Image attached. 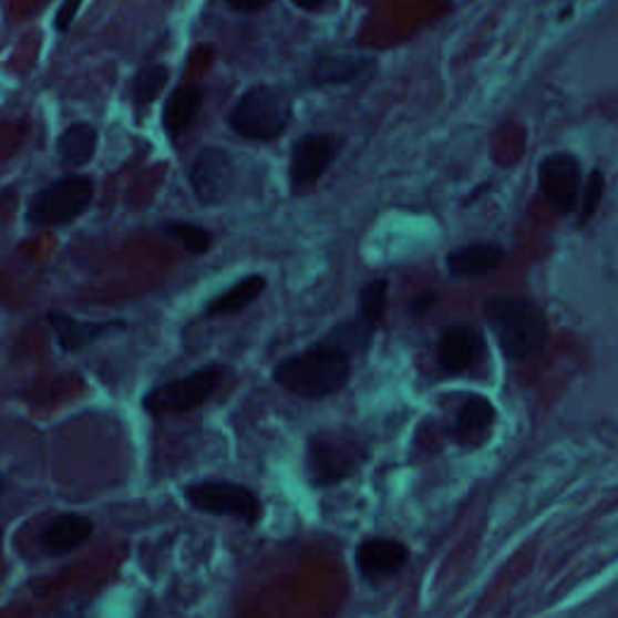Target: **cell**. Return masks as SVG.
<instances>
[{
	"label": "cell",
	"mask_w": 618,
	"mask_h": 618,
	"mask_svg": "<svg viewBox=\"0 0 618 618\" xmlns=\"http://www.w3.org/2000/svg\"><path fill=\"white\" fill-rule=\"evenodd\" d=\"M387 292H389V280L378 278V280H372V284L362 288L360 295H358V309H356L353 321L362 333L370 336V339L374 336V331H378L380 321L384 317Z\"/></svg>",
	"instance_id": "obj_21"
},
{
	"label": "cell",
	"mask_w": 618,
	"mask_h": 618,
	"mask_svg": "<svg viewBox=\"0 0 618 618\" xmlns=\"http://www.w3.org/2000/svg\"><path fill=\"white\" fill-rule=\"evenodd\" d=\"M495 423V406L491 404V399L481 394H468L462 406L456 409L454 423H452V437L460 442V445H472L478 447L483 440L488 437Z\"/></svg>",
	"instance_id": "obj_14"
},
{
	"label": "cell",
	"mask_w": 618,
	"mask_h": 618,
	"mask_svg": "<svg viewBox=\"0 0 618 618\" xmlns=\"http://www.w3.org/2000/svg\"><path fill=\"white\" fill-rule=\"evenodd\" d=\"M351 380V353L329 341H321L302 353L278 362L274 382L300 399H327Z\"/></svg>",
	"instance_id": "obj_2"
},
{
	"label": "cell",
	"mask_w": 618,
	"mask_h": 618,
	"mask_svg": "<svg viewBox=\"0 0 618 618\" xmlns=\"http://www.w3.org/2000/svg\"><path fill=\"white\" fill-rule=\"evenodd\" d=\"M169 78V65L167 63H145L138 69V73L131 78L128 85V97L138 106V110H147L165 90Z\"/></svg>",
	"instance_id": "obj_22"
},
{
	"label": "cell",
	"mask_w": 618,
	"mask_h": 618,
	"mask_svg": "<svg viewBox=\"0 0 618 618\" xmlns=\"http://www.w3.org/2000/svg\"><path fill=\"white\" fill-rule=\"evenodd\" d=\"M295 6H298L300 10H307V12H315V10H319L321 6L327 3V0H292Z\"/></svg>",
	"instance_id": "obj_27"
},
{
	"label": "cell",
	"mask_w": 618,
	"mask_h": 618,
	"mask_svg": "<svg viewBox=\"0 0 618 618\" xmlns=\"http://www.w3.org/2000/svg\"><path fill=\"white\" fill-rule=\"evenodd\" d=\"M97 151V131L92 124L85 121H78L71 124L61 133L59 138V157L63 159V165L69 167H85Z\"/></svg>",
	"instance_id": "obj_20"
},
{
	"label": "cell",
	"mask_w": 618,
	"mask_h": 618,
	"mask_svg": "<svg viewBox=\"0 0 618 618\" xmlns=\"http://www.w3.org/2000/svg\"><path fill=\"white\" fill-rule=\"evenodd\" d=\"M339 151L341 141L333 133H305V136L295 141L288 167L292 194L309 189V186L325 177L333 159L339 157Z\"/></svg>",
	"instance_id": "obj_8"
},
{
	"label": "cell",
	"mask_w": 618,
	"mask_h": 618,
	"mask_svg": "<svg viewBox=\"0 0 618 618\" xmlns=\"http://www.w3.org/2000/svg\"><path fill=\"white\" fill-rule=\"evenodd\" d=\"M6 493V478H3V474H0V495Z\"/></svg>",
	"instance_id": "obj_28"
},
{
	"label": "cell",
	"mask_w": 618,
	"mask_h": 618,
	"mask_svg": "<svg viewBox=\"0 0 618 618\" xmlns=\"http://www.w3.org/2000/svg\"><path fill=\"white\" fill-rule=\"evenodd\" d=\"M409 563V548L392 536H372L356 550V568L365 580L396 575Z\"/></svg>",
	"instance_id": "obj_13"
},
{
	"label": "cell",
	"mask_w": 618,
	"mask_h": 618,
	"mask_svg": "<svg viewBox=\"0 0 618 618\" xmlns=\"http://www.w3.org/2000/svg\"><path fill=\"white\" fill-rule=\"evenodd\" d=\"M264 290H266V278L261 274H249L245 278L235 280L230 288H225L223 292L215 295V298H210L204 312L208 317L241 312V309H247L257 302L264 295Z\"/></svg>",
	"instance_id": "obj_18"
},
{
	"label": "cell",
	"mask_w": 618,
	"mask_h": 618,
	"mask_svg": "<svg viewBox=\"0 0 618 618\" xmlns=\"http://www.w3.org/2000/svg\"><path fill=\"white\" fill-rule=\"evenodd\" d=\"M351 466L353 460L341 454V450L336 447V442H329L327 437H315L309 442L307 468L317 486H331V483L341 481L343 476L351 474Z\"/></svg>",
	"instance_id": "obj_17"
},
{
	"label": "cell",
	"mask_w": 618,
	"mask_h": 618,
	"mask_svg": "<svg viewBox=\"0 0 618 618\" xmlns=\"http://www.w3.org/2000/svg\"><path fill=\"white\" fill-rule=\"evenodd\" d=\"M601 194H604V174L601 169H593L589 172L587 182L583 184V192H580V213H577V225H587V220L593 218L595 210L601 204Z\"/></svg>",
	"instance_id": "obj_24"
},
{
	"label": "cell",
	"mask_w": 618,
	"mask_h": 618,
	"mask_svg": "<svg viewBox=\"0 0 618 618\" xmlns=\"http://www.w3.org/2000/svg\"><path fill=\"white\" fill-rule=\"evenodd\" d=\"M230 126L241 138L249 141H276L284 136L292 121V97L280 85H251L241 95L233 112Z\"/></svg>",
	"instance_id": "obj_3"
},
{
	"label": "cell",
	"mask_w": 618,
	"mask_h": 618,
	"mask_svg": "<svg viewBox=\"0 0 618 618\" xmlns=\"http://www.w3.org/2000/svg\"><path fill=\"white\" fill-rule=\"evenodd\" d=\"M204 90L198 85H179L169 92L163 110V128L169 138H177L194 124Z\"/></svg>",
	"instance_id": "obj_19"
},
{
	"label": "cell",
	"mask_w": 618,
	"mask_h": 618,
	"mask_svg": "<svg viewBox=\"0 0 618 618\" xmlns=\"http://www.w3.org/2000/svg\"><path fill=\"white\" fill-rule=\"evenodd\" d=\"M92 198H95V182L85 174H65L32 194L24 218L34 227L71 225L92 206Z\"/></svg>",
	"instance_id": "obj_4"
},
{
	"label": "cell",
	"mask_w": 618,
	"mask_h": 618,
	"mask_svg": "<svg viewBox=\"0 0 618 618\" xmlns=\"http://www.w3.org/2000/svg\"><path fill=\"white\" fill-rule=\"evenodd\" d=\"M92 532H95V524L90 517L63 513L47 524V529L42 532V548L49 556H69L90 542Z\"/></svg>",
	"instance_id": "obj_16"
},
{
	"label": "cell",
	"mask_w": 618,
	"mask_h": 618,
	"mask_svg": "<svg viewBox=\"0 0 618 618\" xmlns=\"http://www.w3.org/2000/svg\"><path fill=\"white\" fill-rule=\"evenodd\" d=\"M483 353V339L474 327L466 325H454L442 331L437 341V365L442 372L456 378L464 374L466 370L474 368V362Z\"/></svg>",
	"instance_id": "obj_12"
},
{
	"label": "cell",
	"mask_w": 618,
	"mask_h": 618,
	"mask_svg": "<svg viewBox=\"0 0 618 618\" xmlns=\"http://www.w3.org/2000/svg\"><path fill=\"white\" fill-rule=\"evenodd\" d=\"M47 325L56 336V343L65 353H78L83 348L97 343L104 336L126 331V321L112 319V321H80L78 317L61 312V309H51L47 312Z\"/></svg>",
	"instance_id": "obj_10"
},
{
	"label": "cell",
	"mask_w": 618,
	"mask_h": 618,
	"mask_svg": "<svg viewBox=\"0 0 618 618\" xmlns=\"http://www.w3.org/2000/svg\"><path fill=\"white\" fill-rule=\"evenodd\" d=\"M159 233L167 235L172 241H177V245L194 254V257H200V254H208L213 247V237L206 230V227H200L196 223L189 220H165L159 223Z\"/></svg>",
	"instance_id": "obj_23"
},
{
	"label": "cell",
	"mask_w": 618,
	"mask_h": 618,
	"mask_svg": "<svg viewBox=\"0 0 618 618\" xmlns=\"http://www.w3.org/2000/svg\"><path fill=\"white\" fill-rule=\"evenodd\" d=\"M486 325L498 341L503 356L513 362L539 356L548 343L546 312L517 295H493L483 305Z\"/></svg>",
	"instance_id": "obj_1"
},
{
	"label": "cell",
	"mask_w": 618,
	"mask_h": 618,
	"mask_svg": "<svg viewBox=\"0 0 618 618\" xmlns=\"http://www.w3.org/2000/svg\"><path fill=\"white\" fill-rule=\"evenodd\" d=\"M372 65V59L356 51L321 49L315 53L312 63H309V80H312V85L317 87L351 85L365 73H370Z\"/></svg>",
	"instance_id": "obj_11"
},
{
	"label": "cell",
	"mask_w": 618,
	"mask_h": 618,
	"mask_svg": "<svg viewBox=\"0 0 618 618\" xmlns=\"http://www.w3.org/2000/svg\"><path fill=\"white\" fill-rule=\"evenodd\" d=\"M225 3L237 12H259V10L271 6L274 0H225Z\"/></svg>",
	"instance_id": "obj_26"
},
{
	"label": "cell",
	"mask_w": 618,
	"mask_h": 618,
	"mask_svg": "<svg viewBox=\"0 0 618 618\" xmlns=\"http://www.w3.org/2000/svg\"><path fill=\"white\" fill-rule=\"evenodd\" d=\"M539 189L550 206L560 213H570L583 192V167L580 159L570 153L546 155L539 169Z\"/></svg>",
	"instance_id": "obj_9"
},
{
	"label": "cell",
	"mask_w": 618,
	"mask_h": 618,
	"mask_svg": "<svg viewBox=\"0 0 618 618\" xmlns=\"http://www.w3.org/2000/svg\"><path fill=\"white\" fill-rule=\"evenodd\" d=\"M80 6H83V0H63L56 10V16H53V30H56L59 34L69 32L78 18Z\"/></svg>",
	"instance_id": "obj_25"
},
{
	"label": "cell",
	"mask_w": 618,
	"mask_h": 618,
	"mask_svg": "<svg viewBox=\"0 0 618 618\" xmlns=\"http://www.w3.org/2000/svg\"><path fill=\"white\" fill-rule=\"evenodd\" d=\"M186 501L206 515L235 517L254 524L261 515V503L254 491L235 481H196L184 491Z\"/></svg>",
	"instance_id": "obj_5"
},
{
	"label": "cell",
	"mask_w": 618,
	"mask_h": 618,
	"mask_svg": "<svg viewBox=\"0 0 618 618\" xmlns=\"http://www.w3.org/2000/svg\"><path fill=\"white\" fill-rule=\"evenodd\" d=\"M237 167L233 155L223 147H204L194 157L189 169V184L198 204L220 206L235 192Z\"/></svg>",
	"instance_id": "obj_7"
},
{
	"label": "cell",
	"mask_w": 618,
	"mask_h": 618,
	"mask_svg": "<svg viewBox=\"0 0 618 618\" xmlns=\"http://www.w3.org/2000/svg\"><path fill=\"white\" fill-rule=\"evenodd\" d=\"M223 380L220 365L198 368L186 378L157 384L143 396V406L153 413H179L192 411L213 396Z\"/></svg>",
	"instance_id": "obj_6"
},
{
	"label": "cell",
	"mask_w": 618,
	"mask_h": 618,
	"mask_svg": "<svg viewBox=\"0 0 618 618\" xmlns=\"http://www.w3.org/2000/svg\"><path fill=\"white\" fill-rule=\"evenodd\" d=\"M505 259V249L495 241H472L447 254V271L452 278H483L493 274Z\"/></svg>",
	"instance_id": "obj_15"
}]
</instances>
